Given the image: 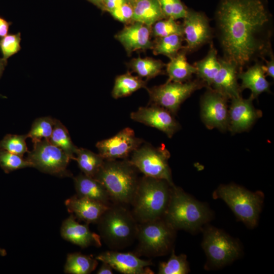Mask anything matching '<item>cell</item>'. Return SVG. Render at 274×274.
<instances>
[{"label": "cell", "instance_id": "6da1fadb", "mask_svg": "<svg viewBox=\"0 0 274 274\" xmlns=\"http://www.w3.org/2000/svg\"><path fill=\"white\" fill-rule=\"evenodd\" d=\"M215 19L223 58L239 72L272 53V18L265 0H220Z\"/></svg>", "mask_w": 274, "mask_h": 274}, {"label": "cell", "instance_id": "7a4b0ae2", "mask_svg": "<svg viewBox=\"0 0 274 274\" xmlns=\"http://www.w3.org/2000/svg\"><path fill=\"white\" fill-rule=\"evenodd\" d=\"M211 212L207 206L185 192L172 186L170 196L163 219L175 230L194 232L210 219Z\"/></svg>", "mask_w": 274, "mask_h": 274}, {"label": "cell", "instance_id": "3957f363", "mask_svg": "<svg viewBox=\"0 0 274 274\" xmlns=\"http://www.w3.org/2000/svg\"><path fill=\"white\" fill-rule=\"evenodd\" d=\"M172 186L163 179L145 176L140 179L131 203L132 214L136 221L141 223L163 218L169 202Z\"/></svg>", "mask_w": 274, "mask_h": 274}, {"label": "cell", "instance_id": "277c9868", "mask_svg": "<svg viewBox=\"0 0 274 274\" xmlns=\"http://www.w3.org/2000/svg\"><path fill=\"white\" fill-rule=\"evenodd\" d=\"M138 169L128 159L105 160L94 176L118 204L131 203L139 183Z\"/></svg>", "mask_w": 274, "mask_h": 274}, {"label": "cell", "instance_id": "5b68a950", "mask_svg": "<svg viewBox=\"0 0 274 274\" xmlns=\"http://www.w3.org/2000/svg\"><path fill=\"white\" fill-rule=\"evenodd\" d=\"M97 224L100 237L112 249H123L136 238V220L131 213L120 205L110 206Z\"/></svg>", "mask_w": 274, "mask_h": 274}, {"label": "cell", "instance_id": "8992f818", "mask_svg": "<svg viewBox=\"0 0 274 274\" xmlns=\"http://www.w3.org/2000/svg\"><path fill=\"white\" fill-rule=\"evenodd\" d=\"M213 196L222 199L248 227L257 225L264 199L260 191L253 192L235 184L222 185L214 192Z\"/></svg>", "mask_w": 274, "mask_h": 274}, {"label": "cell", "instance_id": "52a82bcc", "mask_svg": "<svg viewBox=\"0 0 274 274\" xmlns=\"http://www.w3.org/2000/svg\"><path fill=\"white\" fill-rule=\"evenodd\" d=\"M138 224L136 255L148 257L162 256L170 251L175 231L163 218Z\"/></svg>", "mask_w": 274, "mask_h": 274}, {"label": "cell", "instance_id": "ba28073f", "mask_svg": "<svg viewBox=\"0 0 274 274\" xmlns=\"http://www.w3.org/2000/svg\"><path fill=\"white\" fill-rule=\"evenodd\" d=\"M201 245L207 257V265L211 268H220L231 263L242 252L237 241L212 226L204 229Z\"/></svg>", "mask_w": 274, "mask_h": 274}, {"label": "cell", "instance_id": "9c48e42d", "mask_svg": "<svg viewBox=\"0 0 274 274\" xmlns=\"http://www.w3.org/2000/svg\"><path fill=\"white\" fill-rule=\"evenodd\" d=\"M169 157L170 153L164 146L155 148L145 144L133 151L128 160L144 176L166 180L173 186L168 162Z\"/></svg>", "mask_w": 274, "mask_h": 274}, {"label": "cell", "instance_id": "30bf717a", "mask_svg": "<svg viewBox=\"0 0 274 274\" xmlns=\"http://www.w3.org/2000/svg\"><path fill=\"white\" fill-rule=\"evenodd\" d=\"M205 84L199 79L185 82L167 81L164 84L146 89L149 95L150 105L161 107L175 115L182 102Z\"/></svg>", "mask_w": 274, "mask_h": 274}, {"label": "cell", "instance_id": "8fae6325", "mask_svg": "<svg viewBox=\"0 0 274 274\" xmlns=\"http://www.w3.org/2000/svg\"><path fill=\"white\" fill-rule=\"evenodd\" d=\"M26 159L32 167L43 172L60 177L72 175L66 169L70 157L47 140L33 144V148L28 152Z\"/></svg>", "mask_w": 274, "mask_h": 274}, {"label": "cell", "instance_id": "7c38bea8", "mask_svg": "<svg viewBox=\"0 0 274 274\" xmlns=\"http://www.w3.org/2000/svg\"><path fill=\"white\" fill-rule=\"evenodd\" d=\"M144 143L132 128L126 127L113 136L98 142L96 147L105 160L128 159Z\"/></svg>", "mask_w": 274, "mask_h": 274}, {"label": "cell", "instance_id": "4fadbf2b", "mask_svg": "<svg viewBox=\"0 0 274 274\" xmlns=\"http://www.w3.org/2000/svg\"><path fill=\"white\" fill-rule=\"evenodd\" d=\"M183 19V36L187 45L183 49L186 52L195 51L211 42L213 31L204 13L188 9Z\"/></svg>", "mask_w": 274, "mask_h": 274}, {"label": "cell", "instance_id": "5bb4252c", "mask_svg": "<svg viewBox=\"0 0 274 274\" xmlns=\"http://www.w3.org/2000/svg\"><path fill=\"white\" fill-rule=\"evenodd\" d=\"M227 98L212 88H209L201 100V117L209 129L224 130L228 126Z\"/></svg>", "mask_w": 274, "mask_h": 274}, {"label": "cell", "instance_id": "9a60e30c", "mask_svg": "<svg viewBox=\"0 0 274 274\" xmlns=\"http://www.w3.org/2000/svg\"><path fill=\"white\" fill-rule=\"evenodd\" d=\"M130 117L134 121L160 130L169 138L173 136L180 127L173 114L155 105L140 107L136 111L131 113Z\"/></svg>", "mask_w": 274, "mask_h": 274}, {"label": "cell", "instance_id": "2e32d148", "mask_svg": "<svg viewBox=\"0 0 274 274\" xmlns=\"http://www.w3.org/2000/svg\"><path fill=\"white\" fill-rule=\"evenodd\" d=\"M95 259L109 264L114 269L123 274L154 273L149 268L152 265L151 261L140 259L132 253L107 251L96 256Z\"/></svg>", "mask_w": 274, "mask_h": 274}, {"label": "cell", "instance_id": "e0dca14e", "mask_svg": "<svg viewBox=\"0 0 274 274\" xmlns=\"http://www.w3.org/2000/svg\"><path fill=\"white\" fill-rule=\"evenodd\" d=\"M228 111V126L232 133L241 132L249 129L260 116L254 107L251 97L233 98Z\"/></svg>", "mask_w": 274, "mask_h": 274}, {"label": "cell", "instance_id": "ac0fdd59", "mask_svg": "<svg viewBox=\"0 0 274 274\" xmlns=\"http://www.w3.org/2000/svg\"><path fill=\"white\" fill-rule=\"evenodd\" d=\"M151 27L138 22H132L115 35L128 54L139 50L152 49L153 43L150 40Z\"/></svg>", "mask_w": 274, "mask_h": 274}, {"label": "cell", "instance_id": "d6986e66", "mask_svg": "<svg viewBox=\"0 0 274 274\" xmlns=\"http://www.w3.org/2000/svg\"><path fill=\"white\" fill-rule=\"evenodd\" d=\"M60 233L64 239L82 248L101 246L100 235L92 232L88 224H81L76 221L72 214L63 222Z\"/></svg>", "mask_w": 274, "mask_h": 274}, {"label": "cell", "instance_id": "ffe728a7", "mask_svg": "<svg viewBox=\"0 0 274 274\" xmlns=\"http://www.w3.org/2000/svg\"><path fill=\"white\" fill-rule=\"evenodd\" d=\"M220 69L211 86L213 89L227 99L241 96L240 86L237 83V74L239 72L237 66L223 58H219Z\"/></svg>", "mask_w": 274, "mask_h": 274}, {"label": "cell", "instance_id": "44dd1931", "mask_svg": "<svg viewBox=\"0 0 274 274\" xmlns=\"http://www.w3.org/2000/svg\"><path fill=\"white\" fill-rule=\"evenodd\" d=\"M65 204L69 213L87 224L97 223L110 207L77 195L67 199Z\"/></svg>", "mask_w": 274, "mask_h": 274}, {"label": "cell", "instance_id": "7402d4cb", "mask_svg": "<svg viewBox=\"0 0 274 274\" xmlns=\"http://www.w3.org/2000/svg\"><path fill=\"white\" fill-rule=\"evenodd\" d=\"M265 74L264 65L260 61L255 62L247 71L238 72L237 78L242 80L241 90L249 89L251 91L250 97L253 99L264 92H269V83Z\"/></svg>", "mask_w": 274, "mask_h": 274}, {"label": "cell", "instance_id": "603a6c76", "mask_svg": "<svg viewBox=\"0 0 274 274\" xmlns=\"http://www.w3.org/2000/svg\"><path fill=\"white\" fill-rule=\"evenodd\" d=\"M77 195L107 206L111 199L104 185L95 178L81 174L74 178Z\"/></svg>", "mask_w": 274, "mask_h": 274}, {"label": "cell", "instance_id": "cb8c5ba5", "mask_svg": "<svg viewBox=\"0 0 274 274\" xmlns=\"http://www.w3.org/2000/svg\"><path fill=\"white\" fill-rule=\"evenodd\" d=\"M132 7V22L151 27L157 21L165 18L157 0H138Z\"/></svg>", "mask_w": 274, "mask_h": 274}, {"label": "cell", "instance_id": "d4e9b609", "mask_svg": "<svg viewBox=\"0 0 274 274\" xmlns=\"http://www.w3.org/2000/svg\"><path fill=\"white\" fill-rule=\"evenodd\" d=\"M184 49L166 64V73L168 76L167 81L185 82L190 80L192 75L196 73V68L187 61Z\"/></svg>", "mask_w": 274, "mask_h": 274}, {"label": "cell", "instance_id": "484cf974", "mask_svg": "<svg viewBox=\"0 0 274 274\" xmlns=\"http://www.w3.org/2000/svg\"><path fill=\"white\" fill-rule=\"evenodd\" d=\"M193 65L196 68V74L208 87H210L217 74L220 63L217 57V52L212 44L207 55L201 60L195 62Z\"/></svg>", "mask_w": 274, "mask_h": 274}, {"label": "cell", "instance_id": "4316f807", "mask_svg": "<svg viewBox=\"0 0 274 274\" xmlns=\"http://www.w3.org/2000/svg\"><path fill=\"white\" fill-rule=\"evenodd\" d=\"M143 88H147L146 82L128 72L116 78L112 95L115 99L126 97Z\"/></svg>", "mask_w": 274, "mask_h": 274}, {"label": "cell", "instance_id": "83f0119b", "mask_svg": "<svg viewBox=\"0 0 274 274\" xmlns=\"http://www.w3.org/2000/svg\"><path fill=\"white\" fill-rule=\"evenodd\" d=\"M97 264V260L91 256L71 253L67 256L64 271L69 274H89L95 270Z\"/></svg>", "mask_w": 274, "mask_h": 274}, {"label": "cell", "instance_id": "f1b7e54d", "mask_svg": "<svg viewBox=\"0 0 274 274\" xmlns=\"http://www.w3.org/2000/svg\"><path fill=\"white\" fill-rule=\"evenodd\" d=\"M165 64L161 60L152 58H133L129 62V66L140 78H146L147 80L161 74Z\"/></svg>", "mask_w": 274, "mask_h": 274}, {"label": "cell", "instance_id": "f546056e", "mask_svg": "<svg viewBox=\"0 0 274 274\" xmlns=\"http://www.w3.org/2000/svg\"><path fill=\"white\" fill-rule=\"evenodd\" d=\"M76 155L74 160L77 162L83 173L93 178L105 161L99 154L85 148H78Z\"/></svg>", "mask_w": 274, "mask_h": 274}, {"label": "cell", "instance_id": "4dcf8cb0", "mask_svg": "<svg viewBox=\"0 0 274 274\" xmlns=\"http://www.w3.org/2000/svg\"><path fill=\"white\" fill-rule=\"evenodd\" d=\"M49 141L64 151L71 159H74V155L79 148L74 144L67 129L58 120H55L53 130Z\"/></svg>", "mask_w": 274, "mask_h": 274}, {"label": "cell", "instance_id": "1f68e13d", "mask_svg": "<svg viewBox=\"0 0 274 274\" xmlns=\"http://www.w3.org/2000/svg\"><path fill=\"white\" fill-rule=\"evenodd\" d=\"M184 37L178 35L157 38L153 43V50L155 55L162 54L170 59L175 57L183 48Z\"/></svg>", "mask_w": 274, "mask_h": 274}, {"label": "cell", "instance_id": "d6a6232c", "mask_svg": "<svg viewBox=\"0 0 274 274\" xmlns=\"http://www.w3.org/2000/svg\"><path fill=\"white\" fill-rule=\"evenodd\" d=\"M55 120L49 117L37 118L33 122L30 131L26 134L27 138H30L33 144L43 139L49 141L53 130Z\"/></svg>", "mask_w": 274, "mask_h": 274}, {"label": "cell", "instance_id": "836d02e7", "mask_svg": "<svg viewBox=\"0 0 274 274\" xmlns=\"http://www.w3.org/2000/svg\"><path fill=\"white\" fill-rule=\"evenodd\" d=\"M189 271V267L186 255L183 254L177 255L174 250L172 249L168 260L160 263L158 273L186 274Z\"/></svg>", "mask_w": 274, "mask_h": 274}, {"label": "cell", "instance_id": "e575fe53", "mask_svg": "<svg viewBox=\"0 0 274 274\" xmlns=\"http://www.w3.org/2000/svg\"><path fill=\"white\" fill-rule=\"evenodd\" d=\"M175 20L172 18H167L157 21L151 26V35L156 38L172 35L183 36L182 24L178 23Z\"/></svg>", "mask_w": 274, "mask_h": 274}, {"label": "cell", "instance_id": "d590c367", "mask_svg": "<svg viewBox=\"0 0 274 274\" xmlns=\"http://www.w3.org/2000/svg\"><path fill=\"white\" fill-rule=\"evenodd\" d=\"M27 138V134H7L0 141V149L23 157L28 152L25 142Z\"/></svg>", "mask_w": 274, "mask_h": 274}, {"label": "cell", "instance_id": "8d00e7d4", "mask_svg": "<svg viewBox=\"0 0 274 274\" xmlns=\"http://www.w3.org/2000/svg\"><path fill=\"white\" fill-rule=\"evenodd\" d=\"M0 166L8 174L18 169L32 167V165L22 156L0 149Z\"/></svg>", "mask_w": 274, "mask_h": 274}, {"label": "cell", "instance_id": "74e56055", "mask_svg": "<svg viewBox=\"0 0 274 274\" xmlns=\"http://www.w3.org/2000/svg\"><path fill=\"white\" fill-rule=\"evenodd\" d=\"M165 17L174 20L184 18L187 9L181 0H157Z\"/></svg>", "mask_w": 274, "mask_h": 274}, {"label": "cell", "instance_id": "f35d334b", "mask_svg": "<svg viewBox=\"0 0 274 274\" xmlns=\"http://www.w3.org/2000/svg\"><path fill=\"white\" fill-rule=\"evenodd\" d=\"M21 34L6 35L0 40V48L3 58L7 59L9 57L17 53L21 49Z\"/></svg>", "mask_w": 274, "mask_h": 274}, {"label": "cell", "instance_id": "ab89813d", "mask_svg": "<svg viewBox=\"0 0 274 274\" xmlns=\"http://www.w3.org/2000/svg\"><path fill=\"white\" fill-rule=\"evenodd\" d=\"M116 20L122 22H132L133 7L127 2L109 12Z\"/></svg>", "mask_w": 274, "mask_h": 274}, {"label": "cell", "instance_id": "60d3db41", "mask_svg": "<svg viewBox=\"0 0 274 274\" xmlns=\"http://www.w3.org/2000/svg\"><path fill=\"white\" fill-rule=\"evenodd\" d=\"M129 2L128 0H103V11H110Z\"/></svg>", "mask_w": 274, "mask_h": 274}, {"label": "cell", "instance_id": "b9f144b4", "mask_svg": "<svg viewBox=\"0 0 274 274\" xmlns=\"http://www.w3.org/2000/svg\"><path fill=\"white\" fill-rule=\"evenodd\" d=\"M270 60H267L265 59L264 60L265 61L264 65L265 71L266 76H270L273 79L274 78V57L273 54L272 53L270 56Z\"/></svg>", "mask_w": 274, "mask_h": 274}, {"label": "cell", "instance_id": "7bdbcfd3", "mask_svg": "<svg viewBox=\"0 0 274 274\" xmlns=\"http://www.w3.org/2000/svg\"><path fill=\"white\" fill-rule=\"evenodd\" d=\"M10 23L6 21L5 19L0 17V37H4L7 35Z\"/></svg>", "mask_w": 274, "mask_h": 274}, {"label": "cell", "instance_id": "ee69618b", "mask_svg": "<svg viewBox=\"0 0 274 274\" xmlns=\"http://www.w3.org/2000/svg\"><path fill=\"white\" fill-rule=\"evenodd\" d=\"M113 268L108 263L102 262V264L97 271V274H112Z\"/></svg>", "mask_w": 274, "mask_h": 274}, {"label": "cell", "instance_id": "f6af8a7d", "mask_svg": "<svg viewBox=\"0 0 274 274\" xmlns=\"http://www.w3.org/2000/svg\"><path fill=\"white\" fill-rule=\"evenodd\" d=\"M7 64V59L0 58V77H1L5 67Z\"/></svg>", "mask_w": 274, "mask_h": 274}, {"label": "cell", "instance_id": "bcb514c9", "mask_svg": "<svg viewBox=\"0 0 274 274\" xmlns=\"http://www.w3.org/2000/svg\"><path fill=\"white\" fill-rule=\"evenodd\" d=\"M88 1L102 10L103 0H88Z\"/></svg>", "mask_w": 274, "mask_h": 274}, {"label": "cell", "instance_id": "7dc6e473", "mask_svg": "<svg viewBox=\"0 0 274 274\" xmlns=\"http://www.w3.org/2000/svg\"><path fill=\"white\" fill-rule=\"evenodd\" d=\"M7 255L6 251L0 247V256H5Z\"/></svg>", "mask_w": 274, "mask_h": 274}, {"label": "cell", "instance_id": "c3c4849f", "mask_svg": "<svg viewBox=\"0 0 274 274\" xmlns=\"http://www.w3.org/2000/svg\"><path fill=\"white\" fill-rule=\"evenodd\" d=\"M138 0H128V1L132 5H133L135 2H136Z\"/></svg>", "mask_w": 274, "mask_h": 274}]
</instances>
